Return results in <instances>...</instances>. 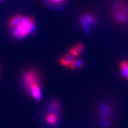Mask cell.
Masks as SVG:
<instances>
[{"instance_id":"1","label":"cell","mask_w":128,"mask_h":128,"mask_svg":"<svg viewBox=\"0 0 128 128\" xmlns=\"http://www.w3.org/2000/svg\"><path fill=\"white\" fill-rule=\"evenodd\" d=\"M8 25L12 35L17 39H23L28 35L33 34L36 30V22L31 16L14 14L9 19Z\"/></svg>"},{"instance_id":"2","label":"cell","mask_w":128,"mask_h":128,"mask_svg":"<svg viewBox=\"0 0 128 128\" xmlns=\"http://www.w3.org/2000/svg\"><path fill=\"white\" fill-rule=\"evenodd\" d=\"M22 81L25 88L34 100L40 101L42 98V92L38 72L33 70H28L24 72Z\"/></svg>"},{"instance_id":"3","label":"cell","mask_w":128,"mask_h":128,"mask_svg":"<svg viewBox=\"0 0 128 128\" xmlns=\"http://www.w3.org/2000/svg\"><path fill=\"white\" fill-rule=\"evenodd\" d=\"M113 14L114 18L120 23H126L128 21V10L124 4L116 3L113 8Z\"/></svg>"},{"instance_id":"4","label":"cell","mask_w":128,"mask_h":128,"mask_svg":"<svg viewBox=\"0 0 128 128\" xmlns=\"http://www.w3.org/2000/svg\"><path fill=\"white\" fill-rule=\"evenodd\" d=\"M58 113L49 110L48 113L46 114L45 118H44L46 122L50 126L55 125L58 121Z\"/></svg>"},{"instance_id":"5","label":"cell","mask_w":128,"mask_h":128,"mask_svg":"<svg viewBox=\"0 0 128 128\" xmlns=\"http://www.w3.org/2000/svg\"><path fill=\"white\" fill-rule=\"evenodd\" d=\"M84 50V46L82 44H78L75 45L74 47L71 48L69 52L73 56L76 57L81 54V52H83Z\"/></svg>"},{"instance_id":"6","label":"cell","mask_w":128,"mask_h":128,"mask_svg":"<svg viewBox=\"0 0 128 128\" xmlns=\"http://www.w3.org/2000/svg\"><path fill=\"white\" fill-rule=\"evenodd\" d=\"M74 58L75 57L73 56L70 52H68V54H66L65 56H62L61 58L60 59V63L63 66L67 67L74 60Z\"/></svg>"},{"instance_id":"7","label":"cell","mask_w":128,"mask_h":128,"mask_svg":"<svg viewBox=\"0 0 128 128\" xmlns=\"http://www.w3.org/2000/svg\"><path fill=\"white\" fill-rule=\"evenodd\" d=\"M121 72L126 79L128 80V60H124L120 64Z\"/></svg>"},{"instance_id":"8","label":"cell","mask_w":128,"mask_h":128,"mask_svg":"<svg viewBox=\"0 0 128 128\" xmlns=\"http://www.w3.org/2000/svg\"><path fill=\"white\" fill-rule=\"evenodd\" d=\"M49 5L54 6V7H59L65 4L66 0H46Z\"/></svg>"},{"instance_id":"9","label":"cell","mask_w":128,"mask_h":128,"mask_svg":"<svg viewBox=\"0 0 128 128\" xmlns=\"http://www.w3.org/2000/svg\"><path fill=\"white\" fill-rule=\"evenodd\" d=\"M84 18H86L87 23H88L89 25L95 26L96 24V18H94L93 16L89 14H86L84 16Z\"/></svg>"},{"instance_id":"10","label":"cell","mask_w":128,"mask_h":128,"mask_svg":"<svg viewBox=\"0 0 128 128\" xmlns=\"http://www.w3.org/2000/svg\"><path fill=\"white\" fill-rule=\"evenodd\" d=\"M81 24H82V28L84 29L85 32L88 33L90 30V25L88 24V23H87V22L86 21V18H84V16H82V17H81Z\"/></svg>"},{"instance_id":"11","label":"cell","mask_w":128,"mask_h":128,"mask_svg":"<svg viewBox=\"0 0 128 128\" xmlns=\"http://www.w3.org/2000/svg\"><path fill=\"white\" fill-rule=\"evenodd\" d=\"M75 62H76V68H81L83 65V62L81 60H76Z\"/></svg>"},{"instance_id":"12","label":"cell","mask_w":128,"mask_h":128,"mask_svg":"<svg viewBox=\"0 0 128 128\" xmlns=\"http://www.w3.org/2000/svg\"><path fill=\"white\" fill-rule=\"evenodd\" d=\"M3 0H0V2H1V1H2Z\"/></svg>"}]
</instances>
